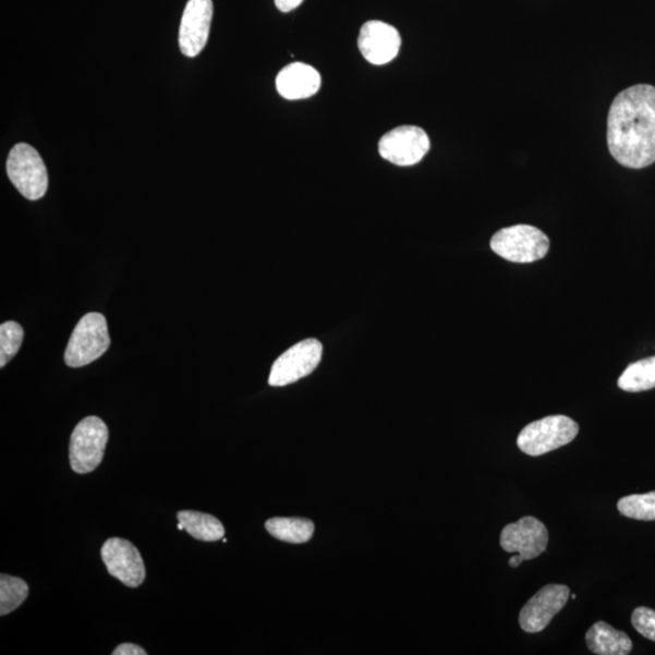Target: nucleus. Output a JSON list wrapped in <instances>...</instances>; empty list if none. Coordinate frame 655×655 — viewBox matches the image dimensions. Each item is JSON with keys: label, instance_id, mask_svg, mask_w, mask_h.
<instances>
[{"label": "nucleus", "instance_id": "nucleus-1", "mask_svg": "<svg viewBox=\"0 0 655 655\" xmlns=\"http://www.w3.org/2000/svg\"><path fill=\"white\" fill-rule=\"evenodd\" d=\"M609 153L630 169L655 163V87L636 84L620 92L607 121Z\"/></svg>", "mask_w": 655, "mask_h": 655}, {"label": "nucleus", "instance_id": "nucleus-2", "mask_svg": "<svg viewBox=\"0 0 655 655\" xmlns=\"http://www.w3.org/2000/svg\"><path fill=\"white\" fill-rule=\"evenodd\" d=\"M490 248L502 259L529 264L543 259L550 248L547 235L530 225L501 229L493 235Z\"/></svg>", "mask_w": 655, "mask_h": 655}, {"label": "nucleus", "instance_id": "nucleus-3", "mask_svg": "<svg viewBox=\"0 0 655 655\" xmlns=\"http://www.w3.org/2000/svg\"><path fill=\"white\" fill-rule=\"evenodd\" d=\"M111 339L109 327L104 315L90 313L85 315L74 328L64 362L71 368L88 366L92 362L100 359L109 350Z\"/></svg>", "mask_w": 655, "mask_h": 655}, {"label": "nucleus", "instance_id": "nucleus-4", "mask_svg": "<svg viewBox=\"0 0 655 655\" xmlns=\"http://www.w3.org/2000/svg\"><path fill=\"white\" fill-rule=\"evenodd\" d=\"M579 433V425L566 415H551L525 426L518 437V446L524 454L541 457L571 444Z\"/></svg>", "mask_w": 655, "mask_h": 655}, {"label": "nucleus", "instance_id": "nucleus-5", "mask_svg": "<svg viewBox=\"0 0 655 655\" xmlns=\"http://www.w3.org/2000/svg\"><path fill=\"white\" fill-rule=\"evenodd\" d=\"M7 173L17 191L28 201H38L48 191V171L37 149L17 144L10 151Z\"/></svg>", "mask_w": 655, "mask_h": 655}, {"label": "nucleus", "instance_id": "nucleus-6", "mask_svg": "<svg viewBox=\"0 0 655 655\" xmlns=\"http://www.w3.org/2000/svg\"><path fill=\"white\" fill-rule=\"evenodd\" d=\"M109 441V428L98 416H88L73 429L70 444L71 468L85 475L101 464Z\"/></svg>", "mask_w": 655, "mask_h": 655}, {"label": "nucleus", "instance_id": "nucleus-7", "mask_svg": "<svg viewBox=\"0 0 655 655\" xmlns=\"http://www.w3.org/2000/svg\"><path fill=\"white\" fill-rule=\"evenodd\" d=\"M324 347L316 339H307L290 348L274 363L268 384L278 388L307 377L320 363Z\"/></svg>", "mask_w": 655, "mask_h": 655}, {"label": "nucleus", "instance_id": "nucleus-8", "mask_svg": "<svg viewBox=\"0 0 655 655\" xmlns=\"http://www.w3.org/2000/svg\"><path fill=\"white\" fill-rule=\"evenodd\" d=\"M429 149V138L424 129L403 125L385 134L379 142V154L388 162L411 167L421 162Z\"/></svg>", "mask_w": 655, "mask_h": 655}, {"label": "nucleus", "instance_id": "nucleus-9", "mask_svg": "<svg viewBox=\"0 0 655 655\" xmlns=\"http://www.w3.org/2000/svg\"><path fill=\"white\" fill-rule=\"evenodd\" d=\"M101 557L107 571L124 585L137 587L144 583L146 569L143 557L131 542L122 538L107 541Z\"/></svg>", "mask_w": 655, "mask_h": 655}, {"label": "nucleus", "instance_id": "nucleus-10", "mask_svg": "<svg viewBox=\"0 0 655 655\" xmlns=\"http://www.w3.org/2000/svg\"><path fill=\"white\" fill-rule=\"evenodd\" d=\"M549 544V532L538 519L527 517L510 523L501 532L500 545L504 551L519 554L523 561L542 555Z\"/></svg>", "mask_w": 655, "mask_h": 655}, {"label": "nucleus", "instance_id": "nucleus-11", "mask_svg": "<svg viewBox=\"0 0 655 655\" xmlns=\"http://www.w3.org/2000/svg\"><path fill=\"white\" fill-rule=\"evenodd\" d=\"M213 13V0H189L179 31V46L185 57L196 58L206 48Z\"/></svg>", "mask_w": 655, "mask_h": 655}, {"label": "nucleus", "instance_id": "nucleus-12", "mask_svg": "<svg viewBox=\"0 0 655 655\" xmlns=\"http://www.w3.org/2000/svg\"><path fill=\"white\" fill-rule=\"evenodd\" d=\"M571 595L566 585H546L536 593L520 614V627L523 631L535 633L550 624L553 618L561 611Z\"/></svg>", "mask_w": 655, "mask_h": 655}, {"label": "nucleus", "instance_id": "nucleus-13", "mask_svg": "<svg viewBox=\"0 0 655 655\" xmlns=\"http://www.w3.org/2000/svg\"><path fill=\"white\" fill-rule=\"evenodd\" d=\"M402 45L400 32L383 21H368L360 31L359 49L373 64H386L399 56Z\"/></svg>", "mask_w": 655, "mask_h": 655}, {"label": "nucleus", "instance_id": "nucleus-14", "mask_svg": "<svg viewBox=\"0 0 655 655\" xmlns=\"http://www.w3.org/2000/svg\"><path fill=\"white\" fill-rule=\"evenodd\" d=\"M320 82L316 69L304 62H293L278 73L276 88L287 100H303L318 93Z\"/></svg>", "mask_w": 655, "mask_h": 655}, {"label": "nucleus", "instance_id": "nucleus-15", "mask_svg": "<svg viewBox=\"0 0 655 655\" xmlns=\"http://www.w3.org/2000/svg\"><path fill=\"white\" fill-rule=\"evenodd\" d=\"M587 648L598 655H627L632 642L626 632L616 630L605 621H597L586 632Z\"/></svg>", "mask_w": 655, "mask_h": 655}, {"label": "nucleus", "instance_id": "nucleus-16", "mask_svg": "<svg viewBox=\"0 0 655 655\" xmlns=\"http://www.w3.org/2000/svg\"><path fill=\"white\" fill-rule=\"evenodd\" d=\"M179 523L184 530L201 542H218L223 538L225 529L222 523L211 514L197 511H180Z\"/></svg>", "mask_w": 655, "mask_h": 655}, {"label": "nucleus", "instance_id": "nucleus-17", "mask_svg": "<svg viewBox=\"0 0 655 655\" xmlns=\"http://www.w3.org/2000/svg\"><path fill=\"white\" fill-rule=\"evenodd\" d=\"M265 527L276 539L290 544L307 543L315 532L313 521L299 518H275L268 520Z\"/></svg>", "mask_w": 655, "mask_h": 655}, {"label": "nucleus", "instance_id": "nucleus-18", "mask_svg": "<svg viewBox=\"0 0 655 655\" xmlns=\"http://www.w3.org/2000/svg\"><path fill=\"white\" fill-rule=\"evenodd\" d=\"M627 392H642L655 388V356L630 364L618 380Z\"/></svg>", "mask_w": 655, "mask_h": 655}, {"label": "nucleus", "instance_id": "nucleus-19", "mask_svg": "<svg viewBox=\"0 0 655 655\" xmlns=\"http://www.w3.org/2000/svg\"><path fill=\"white\" fill-rule=\"evenodd\" d=\"M28 585L25 580L7 574L0 575V615L12 614L25 603L28 596Z\"/></svg>", "mask_w": 655, "mask_h": 655}, {"label": "nucleus", "instance_id": "nucleus-20", "mask_svg": "<svg viewBox=\"0 0 655 655\" xmlns=\"http://www.w3.org/2000/svg\"><path fill=\"white\" fill-rule=\"evenodd\" d=\"M618 510L629 519L655 521V490L621 498L618 501Z\"/></svg>", "mask_w": 655, "mask_h": 655}, {"label": "nucleus", "instance_id": "nucleus-21", "mask_svg": "<svg viewBox=\"0 0 655 655\" xmlns=\"http://www.w3.org/2000/svg\"><path fill=\"white\" fill-rule=\"evenodd\" d=\"M24 341V329L17 322L9 320L0 326V367L15 357Z\"/></svg>", "mask_w": 655, "mask_h": 655}, {"label": "nucleus", "instance_id": "nucleus-22", "mask_svg": "<svg viewBox=\"0 0 655 655\" xmlns=\"http://www.w3.org/2000/svg\"><path fill=\"white\" fill-rule=\"evenodd\" d=\"M631 622L643 638L655 642V610L639 607L632 611Z\"/></svg>", "mask_w": 655, "mask_h": 655}, {"label": "nucleus", "instance_id": "nucleus-23", "mask_svg": "<svg viewBox=\"0 0 655 655\" xmlns=\"http://www.w3.org/2000/svg\"><path fill=\"white\" fill-rule=\"evenodd\" d=\"M113 655H146L147 653L142 648L136 646L134 643H122L118 646L113 653Z\"/></svg>", "mask_w": 655, "mask_h": 655}, {"label": "nucleus", "instance_id": "nucleus-24", "mask_svg": "<svg viewBox=\"0 0 655 655\" xmlns=\"http://www.w3.org/2000/svg\"><path fill=\"white\" fill-rule=\"evenodd\" d=\"M304 0H275V4L282 13L293 12L294 9L302 5Z\"/></svg>", "mask_w": 655, "mask_h": 655}, {"label": "nucleus", "instance_id": "nucleus-25", "mask_svg": "<svg viewBox=\"0 0 655 655\" xmlns=\"http://www.w3.org/2000/svg\"><path fill=\"white\" fill-rule=\"evenodd\" d=\"M522 562L523 558L519 554L513 555L509 560V565L512 568H518Z\"/></svg>", "mask_w": 655, "mask_h": 655}]
</instances>
